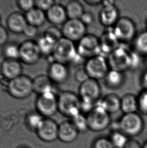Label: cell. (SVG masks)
I'll return each mask as SVG.
<instances>
[{"label": "cell", "instance_id": "cell-1", "mask_svg": "<svg viewBox=\"0 0 147 148\" xmlns=\"http://www.w3.org/2000/svg\"><path fill=\"white\" fill-rule=\"evenodd\" d=\"M118 128L129 138H134L143 132L145 121L138 112L123 114L117 122Z\"/></svg>", "mask_w": 147, "mask_h": 148}, {"label": "cell", "instance_id": "cell-2", "mask_svg": "<svg viewBox=\"0 0 147 148\" xmlns=\"http://www.w3.org/2000/svg\"><path fill=\"white\" fill-rule=\"evenodd\" d=\"M58 104L59 112L70 119L81 113V99L72 91L65 90L58 95Z\"/></svg>", "mask_w": 147, "mask_h": 148}, {"label": "cell", "instance_id": "cell-3", "mask_svg": "<svg viewBox=\"0 0 147 148\" xmlns=\"http://www.w3.org/2000/svg\"><path fill=\"white\" fill-rule=\"evenodd\" d=\"M78 54L74 42L63 37L56 42L52 57L54 61L67 65L72 64Z\"/></svg>", "mask_w": 147, "mask_h": 148}, {"label": "cell", "instance_id": "cell-4", "mask_svg": "<svg viewBox=\"0 0 147 148\" xmlns=\"http://www.w3.org/2000/svg\"><path fill=\"white\" fill-rule=\"evenodd\" d=\"M125 45H120L107 57L110 69L122 72L131 69V49Z\"/></svg>", "mask_w": 147, "mask_h": 148}, {"label": "cell", "instance_id": "cell-5", "mask_svg": "<svg viewBox=\"0 0 147 148\" xmlns=\"http://www.w3.org/2000/svg\"><path fill=\"white\" fill-rule=\"evenodd\" d=\"M86 115L89 130L94 132H101L111 125V115L98 104Z\"/></svg>", "mask_w": 147, "mask_h": 148}, {"label": "cell", "instance_id": "cell-6", "mask_svg": "<svg viewBox=\"0 0 147 148\" xmlns=\"http://www.w3.org/2000/svg\"><path fill=\"white\" fill-rule=\"evenodd\" d=\"M7 90L10 96L14 98H26L34 92L33 79L26 75L22 74L9 82Z\"/></svg>", "mask_w": 147, "mask_h": 148}, {"label": "cell", "instance_id": "cell-7", "mask_svg": "<svg viewBox=\"0 0 147 148\" xmlns=\"http://www.w3.org/2000/svg\"><path fill=\"white\" fill-rule=\"evenodd\" d=\"M112 29L120 44L133 42L137 35L135 22L127 17H120Z\"/></svg>", "mask_w": 147, "mask_h": 148}, {"label": "cell", "instance_id": "cell-8", "mask_svg": "<svg viewBox=\"0 0 147 148\" xmlns=\"http://www.w3.org/2000/svg\"><path fill=\"white\" fill-rule=\"evenodd\" d=\"M84 67L90 78L98 81L103 79L110 69L107 57L102 55H99L86 60Z\"/></svg>", "mask_w": 147, "mask_h": 148}, {"label": "cell", "instance_id": "cell-9", "mask_svg": "<svg viewBox=\"0 0 147 148\" xmlns=\"http://www.w3.org/2000/svg\"><path fill=\"white\" fill-rule=\"evenodd\" d=\"M58 96L55 92L38 95L35 102L36 111L44 118H51L59 112Z\"/></svg>", "mask_w": 147, "mask_h": 148}, {"label": "cell", "instance_id": "cell-10", "mask_svg": "<svg viewBox=\"0 0 147 148\" xmlns=\"http://www.w3.org/2000/svg\"><path fill=\"white\" fill-rule=\"evenodd\" d=\"M76 46L78 54L86 60L101 53L99 38L94 34H86Z\"/></svg>", "mask_w": 147, "mask_h": 148}, {"label": "cell", "instance_id": "cell-11", "mask_svg": "<svg viewBox=\"0 0 147 148\" xmlns=\"http://www.w3.org/2000/svg\"><path fill=\"white\" fill-rule=\"evenodd\" d=\"M78 96L81 101L97 104L101 99V88L98 80L90 78L80 84Z\"/></svg>", "mask_w": 147, "mask_h": 148}, {"label": "cell", "instance_id": "cell-12", "mask_svg": "<svg viewBox=\"0 0 147 148\" xmlns=\"http://www.w3.org/2000/svg\"><path fill=\"white\" fill-rule=\"evenodd\" d=\"M63 36L73 42H78L87 34V26L80 19H69L62 25Z\"/></svg>", "mask_w": 147, "mask_h": 148}, {"label": "cell", "instance_id": "cell-13", "mask_svg": "<svg viewBox=\"0 0 147 148\" xmlns=\"http://www.w3.org/2000/svg\"><path fill=\"white\" fill-rule=\"evenodd\" d=\"M19 60L24 64L32 65L37 63L42 56L36 41L26 40L19 45Z\"/></svg>", "mask_w": 147, "mask_h": 148}, {"label": "cell", "instance_id": "cell-14", "mask_svg": "<svg viewBox=\"0 0 147 148\" xmlns=\"http://www.w3.org/2000/svg\"><path fill=\"white\" fill-rule=\"evenodd\" d=\"M59 124L52 118H45L36 132L38 138L46 143L54 142L58 139Z\"/></svg>", "mask_w": 147, "mask_h": 148}, {"label": "cell", "instance_id": "cell-15", "mask_svg": "<svg viewBox=\"0 0 147 148\" xmlns=\"http://www.w3.org/2000/svg\"><path fill=\"white\" fill-rule=\"evenodd\" d=\"M48 75L54 84H61L68 80L70 70L67 64L52 61L49 66Z\"/></svg>", "mask_w": 147, "mask_h": 148}, {"label": "cell", "instance_id": "cell-16", "mask_svg": "<svg viewBox=\"0 0 147 148\" xmlns=\"http://www.w3.org/2000/svg\"><path fill=\"white\" fill-rule=\"evenodd\" d=\"M119 11L115 4L103 6L99 13V20L102 26L112 28L120 18Z\"/></svg>", "mask_w": 147, "mask_h": 148}, {"label": "cell", "instance_id": "cell-17", "mask_svg": "<svg viewBox=\"0 0 147 148\" xmlns=\"http://www.w3.org/2000/svg\"><path fill=\"white\" fill-rule=\"evenodd\" d=\"M99 38L101 55L106 57L120 45L113 32L112 28H108Z\"/></svg>", "mask_w": 147, "mask_h": 148}, {"label": "cell", "instance_id": "cell-18", "mask_svg": "<svg viewBox=\"0 0 147 148\" xmlns=\"http://www.w3.org/2000/svg\"><path fill=\"white\" fill-rule=\"evenodd\" d=\"M79 132L71 120H66L59 124L58 140L66 144L75 142Z\"/></svg>", "mask_w": 147, "mask_h": 148}, {"label": "cell", "instance_id": "cell-19", "mask_svg": "<svg viewBox=\"0 0 147 148\" xmlns=\"http://www.w3.org/2000/svg\"><path fill=\"white\" fill-rule=\"evenodd\" d=\"M0 70L3 76L10 81L22 75L23 68L19 60L5 59L1 64Z\"/></svg>", "mask_w": 147, "mask_h": 148}, {"label": "cell", "instance_id": "cell-20", "mask_svg": "<svg viewBox=\"0 0 147 148\" xmlns=\"http://www.w3.org/2000/svg\"><path fill=\"white\" fill-rule=\"evenodd\" d=\"M46 13L47 20L53 25H63L68 19L65 7L56 3Z\"/></svg>", "mask_w": 147, "mask_h": 148}, {"label": "cell", "instance_id": "cell-21", "mask_svg": "<svg viewBox=\"0 0 147 148\" xmlns=\"http://www.w3.org/2000/svg\"><path fill=\"white\" fill-rule=\"evenodd\" d=\"M28 24L25 16L20 12H13L8 16L6 25L11 32L16 34L23 33Z\"/></svg>", "mask_w": 147, "mask_h": 148}, {"label": "cell", "instance_id": "cell-22", "mask_svg": "<svg viewBox=\"0 0 147 148\" xmlns=\"http://www.w3.org/2000/svg\"><path fill=\"white\" fill-rule=\"evenodd\" d=\"M120 98L115 94H109L103 97L97 104L110 114H115L120 110Z\"/></svg>", "mask_w": 147, "mask_h": 148}, {"label": "cell", "instance_id": "cell-23", "mask_svg": "<svg viewBox=\"0 0 147 148\" xmlns=\"http://www.w3.org/2000/svg\"><path fill=\"white\" fill-rule=\"evenodd\" d=\"M106 88L116 90L121 88L125 82L124 72L117 70L110 69L103 79Z\"/></svg>", "mask_w": 147, "mask_h": 148}, {"label": "cell", "instance_id": "cell-24", "mask_svg": "<svg viewBox=\"0 0 147 148\" xmlns=\"http://www.w3.org/2000/svg\"><path fill=\"white\" fill-rule=\"evenodd\" d=\"M53 84L48 75H39L33 79V92L38 95L49 92H55Z\"/></svg>", "mask_w": 147, "mask_h": 148}, {"label": "cell", "instance_id": "cell-25", "mask_svg": "<svg viewBox=\"0 0 147 148\" xmlns=\"http://www.w3.org/2000/svg\"><path fill=\"white\" fill-rule=\"evenodd\" d=\"M120 111L123 114L137 112V96L130 93L123 95L120 99Z\"/></svg>", "mask_w": 147, "mask_h": 148}, {"label": "cell", "instance_id": "cell-26", "mask_svg": "<svg viewBox=\"0 0 147 148\" xmlns=\"http://www.w3.org/2000/svg\"><path fill=\"white\" fill-rule=\"evenodd\" d=\"M27 22L36 27H39L44 25L47 20L46 12L40 10L36 7L27 12L25 15Z\"/></svg>", "mask_w": 147, "mask_h": 148}, {"label": "cell", "instance_id": "cell-27", "mask_svg": "<svg viewBox=\"0 0 147 148\" xmlns=\"http://www.w3.org/2000/svg\"><path fill=\"white\" fill-rule=\"evenodd\" d=\"M42 56H52L56 42L50 36L44 34L36 41Z\"/></svg>", "mask_w": 147, "mask_h": 148}, {"label": "cell", "instance_id": "cell-28", "mask_svg": "<svg viewBox=\"0 0 147 148\" xmlns=\"http://www.w3.org/2000/svg\"><path fill=\"white\" fill-rule=\"evenodd\" d=\"M69 19H80L85 12L83 5L78 1H71L65 6Z\"/></svg>", "mask_w": 147, "mask_h": 148}, {"label": "cell", "instance_id": "cell-29", "mask_svg": "<svg viewBox=\"0 0 147 148\" xmlns=\"http://www.w3.org/2000/svg\"><path fill=\"white\" fill-rule=\"evenodd\" d=\"M133 50L141 56H147V30L137 34L133 41Z\"/></svg>", "mask_w": 147, "mask_h": 148}, {"label": "cell", "instance_id": "cell-30", "mask_svg": "<svg viewBox=\"0 0 147 148\" xmlns=\"http://www.w3.org/2000/svg\"><path fill=\"white\" fill-rule=\"evenodd\" d=\"M108 137L114 148H125L129 138L118 129L112 130Z\"/></svg>", "mask_w": 147, "mask_h": 148}, {"label": "cell", "instance_id": "cell-31", "mask_svg": "<svg viewBox=\"0 0 147 148\" xmlns=\"http://www.w3.org/2000/svg\"><path fill=\"white\" fill-rule=\"evenodd\" d=\"M44 118L37 111L30 112L26 116V125L30 130L36 132L42 125Z\"/></svg>", "mask_w": 147, "mask_h": 148}, {"label": "cell", "instance_id": "cell-32", "mask_svg": "<svg viewBox=\"0 0 147 148\" xmlns=\"http://www.w3.org/2000/svg\"><path fill=\"white\" fill-rule=\"evenodd\" d=\"M3 54L5 59L19 60V45L15 43L7 44L4 46L3 50Z\"/></svg>", "mask_w": 147, "mask_h": 148}, {"label": "cell", "instance_id": "cell-33", "mask_svg": "<svg viewBox=\"0 0 147 148\" xmlns=\"http://www.w3.org/2000/svg\"><path fill=\"white\" fill-rule=\"evenodd\" d=\"M79 133H84L89 130L87 120L85 114L80 113L71 119Z\"/></svg>", "mask_w": 147, "mask_h": 148}, {"label": "cell", "instance_id": "cell-34", "mask_svg": "<svg viewBox=\"0 0 147 148\" xmlns=\"http://www.w3.org/2000/svg\"><path fill=\"white\" fill-rule=\"evenodd\" d=\"M91 148H114L108 136H99L92 143Z\"/></svg>", "mask_w": 147, "mask_h": 148}, {"label": "cell", "instance_id": "cell-35", "mask_svg": "<svg viewBox=\"0 0 147 148\" xmlns=\"http://www.w3.org/2000/svg\"><path fill=\"white\" fill-rule=\"evenodd\" d=\"M137 97L138 111L141 114L147 116V90L143 89Z\"/></svg>", "mask_w": 147, "mask_h": 148}, {"label": "cell", "instance_id": "cell-36", "mask_svg": "<svg viewBox=\"0 0 147 148\" xmlns=\"http://www.w3.org/2000/svg\"><path fill=\"white\" fill-rule=\"evenodd\" d=\"M44 34L50 36L51 38L54 39V40H56V42L63 37L62 29L58 27V26L53 25L48 27Z\"/></svg>", "mask_w": 147, "mask_h": 148}, {"label": "cell", "instance_id": "cell-37", "mask_svg": "<svg viewBox=\"0 0 147 148\" xmlns=\"http://www.w3.org/2000/svg\"><path fill=\"white\" fill-rule=\"evenodd\" d=\"M74 78L77 82L81 84L89 79L90 77L84 67H80L76 70L74 73Z\"/></svg>", "mask_w": 147, "mask_h": 148}, {"label": "cell", "instance_id": "cell-38", "mask_svg": "<svg viewBox=\"0 0 147 148\" xmlns=\"http://www.w3.org/2000/svg\"><path fill=\"white\" fill-rule=\"evenodd\" d=\"M17 5L20 10L26 13L35 7V1L19 0L17 1Z\"/></svg>", "mask_w": 147, "mask_h": 148}, {"label": "cell", "instance_id": "cell-39", "mask_svg": "<svg viewBox=\"0 0 147 148\" xmlns=\"http://www.w3.org/2000/svg\"><path fill=\"white\" fill-rule=\"evenodd\" d=\"M143 56L135 52V50L131 49V64L130 70H135L139 68L141 65Z\"/></svg>", "mask_w": 147, "mask_h": 148}, {"label": "cell", "instance_id": "cell-40", "mask_svg": "<svg viewBox=\"0 0 147 148\" xmlns=\"http://www.w3.org/2000/svg\"><path fill=\"white\" fill-rule=\"evenodd\" d=\"M35 3V7L46 13L56 3V2L52 0H36Z\"/></svg>", "mask_w": 147, "mask_h": 148}, {"label": "cell", "instance_id": "cell-41", "mask_svg": "<svg viewBox=\"0 0 147 148\" xmlns=\"http://www.w3.org/2000/svg\"><path fill=\"white\" fill-rule=\"evenodd\" d=\"M80 20L85 25L88 26L93 23L95 21V17L93 14L90 11H85L82 15Z\"/></svg>", "mask_w": 147, "mask_h": 148}, {"label": "cell", "instance_id": "cell-42", "mask_svg": "<svg viewBox=\"0 0 147 148\" xmlns=\"http://www.w3.org/2000/svg\"><path fill=\"white\" fill-rule=\"evenodd\" d=\"M22 34L29 38H34L37 34L38 27L28 24Z\"/></svg>", "mask_w": 147, "mask_h": 148}, {"label": "cell", "instance_id": "cell-43", "mask_svg": "<svg viewBox=\"0 0 147 148\" xmlns=\"http://www.w3.org/2000/svg\"><path fill=\"white\" fill-rule=\"evenodd\" d=\"M8 38L9 34L7 29L0 25V46L6 45L7 44Z\"/></svg>", "mask_w": 147, "mask_h": 148}, {"label": "cell", "instance_id": "cell-44", "mask_svg": "<svg viewBox=\"0 0 147 148\" xmlns=\"http://www.w3.org/2000/svg\"><path fill=\"white\" fill-rule=\"evenodd\" d=\"M124 148H142V145L135 138H129Z\"/></svg>", "mask_w": 147, "mask_h": 148}, {"label": "cell", "instance_id": "cell-45", "mask_svg": "<svg viewBox=\"0 0 147 148\" xmlns=\"http://www.w3.org/2000/svg\"><path fill=\"white\" fill-rule=\"evenodd\" d=\"M141 83L144 90H147V70L142 74L141 78Z\"/></svg>", "mask_w": 147, "mask_h": 148}, {"label": "cell", "instance_id": "cell-46", "mask_svg": "<svg viewBox=\"0 0 147 148\" xmlns=\"http://www.w3.org/2000/svg\"><path fill=\"white\" fill-rule=\"evenodd\" d=\"M84 2L90 6H98L102 4V1L100 0H86Z\"/></svg>", "mask_w": 147, "mask_h": 148}, {"label": "cell", "instance_id": "cell-47", "mask_svg": "<svg viewBox=\"0 0 147 148\" xmlns=\"http://www.w3.org/2000/svg\"><path fill=\"white\" fill-rule=\"evenodd\" d=\"M142 148H147V140L142 145Z\"/></svg>", "mask_w": 147, "mask_h": 148}, {"label": "cell", "instance_id": "cell-48", "mask_svg": "<svg viewBox=\"0 0 147 148\" xmlns=\"http://www.w3.org/2000/svg\"><path fill=\"white\" fill-rule=\"evenodd\" d=\"M146 28H147V19H146Z\"/></svg>", "mask_w": 147, "mask_h": 148}, {"label": "cell", "instance_id": "cell-49", "mask_svg": "<svg viewBox=\"0 0 147 148\" xmlns=\"http://www.w3.org/2000/svg\"><path fill=\"white\" fill-rule=\"evenodd\" d=\"M28 148L27 147H19V148Z\"/></svg>", "mask_w": 147, "mask_h": 148}, {"label": "cell", "instance_id": "cell-50", "mask_svg": "<svg viewBox=\"0 0 147 148\" xmlns=\"http://www.w3.org/2000/svg\"><path fill=\"white\" fill-rule=\"evenodd\" d=\"M0 21H1V19H0Z\"/></svg>", "mask_w": 147, "mask_h": 148}]
</instances>
